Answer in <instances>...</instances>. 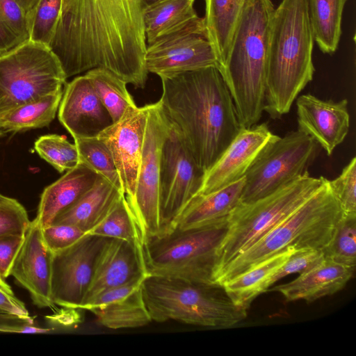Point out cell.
<instances>
[{"instance_id": "cell-3", "label": "cell", "mask_w": 356, "mask_h": 356, "mask_svg": "<svg viewBox=\"0 0 356 356\" xmlns=\"http://www.w3.org/2000/svg\"><path fill=\"white\" fill-rule=\"evenodd\" d=\"M314 35L306 0H282L271 20L264 111L273 119L289 113L313 79Z\"/></svg>"}, {"instance_id": "cell-25", "label": "cell", "mask_w": 356, "mask_h": 356, "mask_svg": "<svg viewBox=\"0 0 356 356\" xmlns=\"http://www.w3.org/2000/svg\"><path fill=\"white\" fill-rule=\"evenodd\" d=\"M296 251L292 248L282 251L225 282L222 286L236 306L248 311L253 300L269 289L271 277Z\"/></svg>"}, {"instance_id": "cell-46", "label": "cell", "mask_w": 356, "mask_h": 356, "mask_svg": "<svg viewBox=\"0 0 356 356\" xmlns=\"http://www.w3.org/2000/svg\"><path fill=\"white\" fill-rule=\"evenodd\" d=\"M33 323L24 322L22 324L17 325H0V332H15V333H49L53 328H45L33 325Z\"/></svg>"}, {"instance_id": "cell-20", "label": "cell", "mask_w": 356, "mask_h": 356, "mask_svg": "<svg viewBox=\"0 0 356 356\" xmlns=\"http://www.w3.org/2000/svg\"><path fill=\"white\" fill-rule=\"evenodd\" d=\"M147 274L142 245L110 238L97 261L82 307L98 293L111 288L142 282Z\"/></svg>"}, {"instance_id": "cell-22", "label": "cell", "mask_w": 356, "mask_h": 356, "mask_svg": "<svg viewBox=\"0 0 356 356\" xmlns=\"http://www.w3.org/2000/svg\"><path fill=\"white\" fill-rule=\"evenodd\" d=\"M99 177L92 168L79 162L47 186L40 195L35 217L41 228L51 225L56 217L90 190Z\"/></svg>"}, {"instance_id": "cell-6", "label": "cell", "mask_w": 356, "mask_h": 356, "mask_svg": "<svg viewBox=\"0 0 356 356\" xmlns=\"http://www.w3.org/2000/svg\"><path fill=\"white\" fill-rule=\"evenodd\" d=\"M144 302L151 320H174L186 324L229 327L247 316L223 286L180 278L148 275L141 283Z\"/></svg>"}, {"instance_id": "cell-13", "label": "cell", "mask_w": 356, "mask_h": 356, "mask_svg": "<svg viewBox=\"0 0 356 356\" xmlns=\"http://www.w3.org/2000/svg\"><path fill=\"white\" fill-rule=\"evenodd\" d=\"M145 63L148 73L160 78L211 66L218 67L204 18L198 16L184 27L147 44Z\"/></svg>"}, {"instance_id": "cell-45", "label": "cell", "mask_w": 356, "mask_h": 356, "mask_svg": "<svg viewBox=\"0 0 356 356\" xmlns=\"http://www.w3.org/2000/svg\"><path fill=\"white\" fill-rule=\"evenodd\" d=\"M22 44L0 19V56Z\"/></svg>"}, {"instance_id": "cell-40", "label": "cell", "mask_w": 356, "mask_h": 356, "mask_svg": "<svg viewBox=\"0 0 356 356\" xmlns=\"http://www.w3.org/2000/svg\"><path fill=\"white\" fill-rule=\"evenodd\" d=\"M324 259L323 250H302L295 252L286 262L271 277L269 286L278 280L294 273H302ZM269 287V288H270Z\"/></svg>"}, {"instance_id": "cell-12", "label": "cell", "mask_w": 356, "mask_h": 356, "mask_svg": "<svg viewBox=\"0 0 356 356\" xmlns=\"http://www.w3.org/2000/svg\"><path fill=\"white\" fill-rule=\"evenodd\" d=\"M204 172L172 128L162 149L159 188V233L171 232L184 209L200 191Z\"/></svg>"}, {"instance_id": "cell-31", "label": "cell", "mask_w": 356, "mask_h": 356, "mask_svg": "<svg viewBox=\"0 0 356 356\" xmlns=\"http://www.w3.org/2000/svg\"><path fill=\"white\" fill-rule=\"evenodd\" d=\"M85 75L113 122L118 121L128 108L136 106L127 88V83L111 71L98 67L87 71Z\"/></svg>"}, {"instance_id": "cell-4", "label": "cell", "mask_w": 356, "mask_h": 356, "mask_svg": "<svg viewBox=\"0 0 356 356\" xmlns=\"http://www.w3.org/2000/svg\"><path fill=\"white\" fill-rule=\"evenodd\" d=\"M275 8L270 0H247L219 71L241 126L249 128L264 111L268 44Z\"/></svg>"}, {"instance_id": "cell-44", "label": "cell", "mask_w": 356, "mask_h": 356, "mask_svg": "<svg viewBox=\"0 0 356 356\" xmlns=\"http://www.w3.org/2000/svg\"><path fill=\"white\" fill-rule=\"evenodd\" d=\"M142 282H131L105 290L91 298L81 309L88 310L92 307L103 306L120 300L139 288Z\"/></svg>"}, {"instance_id": "cell-10", "label": "cell", "mask_w": 356, "mask_h": 356, "mask_svg": "<svg viewBox=\"0 0 356 356\" xmlns=\"http://www.w3.org/2000/svg\"><path fill=\"white\" fill-rule=\"evenodd\" d=\"M66 79L47 45L29 40L0 56V90L9 111L62 90Z\"/></svg>"}, {"instance_id": "cell-16", "label": "cell", "mask_w": 356, "mask_h": 356, "mask_svg": "<svg viewBox=\"0 0 356 356\" xmlns=\"http://www.w3.org/2000/svg\"><path fill=\"white\" fill-rule=\"evenodd\" d=\"M275 136L266 123L242 128L219 159L204 173L197 194L216 191L244 178L259 154Z\"/></svg>"}, {"instance_id": "cell-24", "label": "cell", "mask_w": 356, "mask_h": 356, "mask_svg": "<svg viewBox=\"0 0 356 356\" xmlns=\"http://www.w3.org/2000/svg\"><path fill=\"white\" fill-rule=\"evenodd\" d=\"M243 186L244 178L216 191L196 195L182 211L175 227H199L228 218L240 202Z\"/></svg>"}, {"instance_id": "cell-1", "label": "cell", "mask_w": 356, "mask_h": 356, "mask_svg": "<svg viewBox=\"0 0 356 356\" xmlns=\"http://www.w3.org/2000/svg\"><path fill=\"white\" fill-rule=\"evenodd\" d=\"M156 0H62L49 45L66 78L105 68L144 88L145 8Z\"/></svg>"}, {"instance_id": "cell-43", "label": "cell", "mask_w": 356, "mask_h": 356, "mask_svg": "<svg viewBox=\"0 0 356 356\" xmlns=\"http://www.w3.org/2000/svg\"><path fill=\"white\" fill-rule=\"evenodd\" d=\"M24 236H9L0 238V278L10 274L14 261L22 245Z\"/></svg>"}, {"instance_id": "cell-21", "label": "cell", "mask_w": 356, "mask_h": 356, "mask_svg": "<svg viewBox=\"0 0 356 356\" xmlns=\"http://www.w3.org/2000/svg\"><path fill=\"white\" fill-rule=\"evenodd\" d=\"M355 267L341 264L324 257L295 280L269 288L280 293L287 301L303 300L312 302L341 290L354 276Z\"/></svg>"}, {"instance_id": "cell-18", "label": "cell", "mask_w": 356, "mask_h": 356, "mask_svg": "<svg viewBox=\"0 0 356 356\" xmlns=\"http://www.w3.org/2000/svg\"><path fill=\"white\" fill-rule=\"evenodd\" d=\"M58 111L60 122L74 139L97 137L113 123L85 74L66 84Z\"/></svg>"}, {"instance_id": "cell-32", "label": "cell", "mask_w": 356, "mask_h": 356, "mask_svg": "<svg viewBox=\"0 0 356 356\" xmlns=\"http://www.w3.org/2000/svg\"><path fill=\"white\" fill-rule=\"evenodd\" d=\"M90 233L143 245L140 229L124 195Z\"/></svg>"}, {"instance_id": "cell-19", "label": "cell", "mask_w": 356, "mask_h": 356, "mask_svg": "<svg viewBox=\"0 0 356 356\" xmlns=\"http://www.w3.org/2000/svg\"><path fill=\"white\" fill-rule=\"evenodd\" d=\"M298 129L314 138L327 153L346 137L350 127L348 100H322L302 95L296 100Z\"/></svg>"}, {"instance_id": "cell-49", "label": "cell", "mask_w": 356, "mask_h": 356, "mask_svg": "<svg viewBox=\"0 0 356 356\" xmlns=\"http://www.w3.org/2000/svg\"><path fill=\"white\" fill-rule=\"evenodd\" d=\"M8 111L9 110L7 105L6 97L3 92L0 90V129L1 121L4 116L8 113Z\"/></svg>"}, {"instance_id": "cell-27", "label": "cell", "mask_w": 356, "mask_h": 356, "mask_svg": "<svg viewBox=\"0 0 356 356\" xmlns=\"http://www.w3.org/2000/svg\"><path fill=\"white\" fill-rule=\"evenodd\" d=\"M195 0H156L144 12V28L147 44L174 32L198 17Z\"/></svg>"}, {"instance_id": "cell-36", "label": "cell", "mask_w": 356, "mask_h": 356, "mask_svg": "<svg viewBox=\"0 0 356 356\" xmlns=\"http://www.w3.org/2000/svg\"><path fill=\"white\" fill-rule=\"evenodd\" d=\"M62 0H39L29 13L30 40L49 46L54 34Z\"/></svg>"}, {"instance_id": "cell-7", "label": "cell", "mask_w": 356, "mask_h": 356, "mask_svg": "<svg viewBox=\"0 0 356 356\" xmlns=\"http://www.w3.org/2000/svg\"><path fill=\"white\" fill-rule=\"evenodd\" d=\"M227 229L228 218L199 227H175L147 238L142 250L147 274L217 284L219 249Z\"/></svg>"}, {"instance_id": "cell-30", "label": "cell", "mask_w": 356, "mask_h": 356, "mask_svg": "<svg viewBox=\"0 0 356 356\" xmlns=\"http://www.w3.org/2000/svg\"><path fill=\"white\" fill-rule=\"evenodd\" d=\"M99 324L111 329L143 327L152 321L143 298L141 285L113 302L90 308Z\"/></svg>"}, {"instance_id": "cell-39", "label": "cell", "mask_w": 356, "mask_h": 356, "mask_svg": "<svg viewBox=\"0 0 356 356\" xmlns=\"http://www.w3.org/2000/svg\"><path fill=\"white\" fill-rule=\"evenodd\" d=\"M0 19L22 43L30 40L29 15L16 0H0Z\"/></svg>"}, {"instance_id": "cell-5", "label": "cell", "mask_w": 356, "mask_h": 356, "mask_svg": "<svg viewBox=\"0 0 356 356\" xmlns=\"http://www.w3.org/2000/svg\"><path fill=\"white\" fill-rule=\"evenodd\" d=\"M343 212L333 194L328 179L298 208L245 250L235 257L216 276L225 282L264 260L292 248L323 250L330 242Z\"/></svg>"}, {"instance_id": "cell-11", "label": "cell", "mask_w": 356, "mask_h": 356, "mask_svg": "<svg viewBox=\"0 0 356 356\" xmlns=\"http://www.w3.org/2000/svg\"><path fill=\"white\" fill-rule=\"evenodd\" d=\"M141 161L134 197L127 202L140 229L143 243L159 233V188L163 145L172 126L159 101L147 104Z\"/></svg>"}, {"instance_id": "cell-38", "label": "cell", "mask_w": 356, "mask_h": 356, "mask_svg": "<svg viewBox=\"0 0 356 356\" xmlns=\"http://www.w3.org/2000/svg\"><path fill=\"white\" fill-rule=\"evenodd\" d=\"M329 186L344 214L356 215V158L353 157Z\"/></svg>"}, {"instance_id": "cell-48", "label": "cell", "mask_w": 356, "mask_h": 356, "mask_svg": "<svg viewBox=\"0 0 356 356\" xmlns=\"http://www.w3.org/2000/svg\"><path fill=\"white\" fill-rule=\"evenodd\" d=\"M24 11L29 13L34 8L39 0H16Z\"/></svg>"}, {"instance_id": "cell-33", "label": "cell", "mask_w": 356, "mask_h": 356, "mask_svg": "<svg viewBox=\"0 0 356 356\" xmlns=\"http://www.w3.org/2000/svg\"><path fill=\"white\" fill-rule=\"evenodd\" d=\"M80 162L86 164L122 191V184L111 152L97 136L74 138Z\"/></svg>"}, {"instance_id": "cell-41", "label": "cell", "mask_w": 356, "mask_h": 356, "mask_svg": "<svg viewBox=\"0 0 356 356\" xmlns=\"http://www.w3.org/2000/svg\"><path fill=\"white\" fill-rule=\"evenodd\" d=\"M86 234L80 228L69 225L51 224L42 228L43 240L53 253L71 246Z\"/></svg>"}, {"instance_id": "cell-9", "label": "cell", "mask_w": 356, "mask_h": 356, "mask_svg": "<svg viewBox=\"0 0 356 356\" xmlns=\"http://www.w3.org/2000/svg\"><path fill=\"white\" fill-rule=\"evenodd\" d=\"M321 149L314 138L299 129L284 137L276 135L247 171L240 202L261 199L308 172Z\"/></svg>"}, {"instance_id": "cell-23", "label": "cell", "mask_w": 356, "mask_h": 356, "mask_svg": "<svg viewBox=\"0 0 356 356\" xmlns=\"http://www.w3.org/2000/svg\"><path fill=\"white\" fill-rule=\"evenodd\" d=\"M124 195L122 190L100 176L90 190L58 214L51 224L73 225L90 233Z\"/></svg>"}, {"instance_id": "cell-29", "label": "cell", "mask_w": 356, "mask_h": 356, "mask_svg": "<svg viewBox=\"0 0 356 356\" xmlns=\"http://www.w3.org/2000/svg\"><path fill=\"white\" fill-rule=\"evenodd\" d=\"M63 90L19 105L9 111L1 123V131L18 132L48 126L55 118Z\"/></svg>"}, {"instance_id": "cell-15", "label": "cell", "mask_w": 356, "mask_h": 356, "mask_svg": "<svg viewBox=\"0 0 356 356\" xmlns=\"http://www.w3.org/2000/svg\"><path fill=\"white\" fill-rule=\"evenodd\" d=\"M147 104L129 107L98 138L113 156L127 200L134 195L147 120Z\"/></svg>"}, {"instance_id": "cell-37", "label": "cell", "mask_w": 356, "mask_h": 356, "mask_svg": "<svg viewBox=\"0 0 356 356\" xmlns=\"http://www.w3.org/2000/svg\"><path fill=\"white\" fill-rule=\"evenodd\" d=\"M31 222L22 204L0 193V238L9 236H24Z\"/></svg>"}, {"instance_id": "cell-42", "label": "cell", "mask_w": 356, "mask_h": 356, "mask_svg": "<svg viewBox=\"0 0 356 356\" xmlns=\"http://www.w3.org/2000/svg\"><path fill=\"white\" fill-rule=\"evenodd\" d=\"M0 318L33 323L23 302L0 289Z\"/></svg>"}, {"instance_id": "cell-2", "label": "cell", "mask_w": 356, "mask_h": 356, "mask_svg": "<svg viewBox=\"0 0 356 356\" xmlns=\"http://www.w3.org/2000/svg\"><path fill=\"white\" fill-rule=\"evenodd\" d=\"M161 80L163 110L205 173L243 128L222 74L211 66Z\"/></svg>"}, {"instance_id": "cell-28", "label": "cell", "mask_w": 356, "mask_h": 356, "mask_svg": "<svg viewBox=\"0 0 356 356\" xmlns=\"http://www.w3.org/2000/svg\"><path fill=\"white\" fill-rule=\"evenodd\" d=\"M347 1L306 0L314 41L325 54H333L338 47L343 11Z\"/></svg>"}, {"instance_id": "cell-17", "label": "cell", "mask_w": 356, "mask_h": 356, "mask_svg": "<svg viewBox=\"0 0 356 356\" xmlns=\"http://www.w3.org/2000/svg\"><path fill=\"white\" fill-rule=\"evenodd\" d=\"M52 256L35 218L24 235L10 275L28 291L33 303L39 308H53L55 305L51 298Z\"/></svg>"}, {"instance_id": "cell-50", "label": "cell", "mask_w": 356, "mask_h": 356, "mask_svg": "<svg viewBox=\"0 0 356 356\" xmlns=\"http://www.w3.org/2000/svg\"><path fill=\"white\" fill-rule=\"evenodd\" d=\"M0 289L3 290L4 291L7 292L9 294L15 295L10 286L7 284V282L4 280L0 278Z\"/></svg>"}, {"instance_id": "cell-51", "label": "cell", "mask_w": 356, "mask_h": 356, "mask_svg": "<svg viewBox=\"0 0 356 356\" xmlns=\"http://www.w3.org/2000/svg\"><path fill=\"white\" fill-rule=\"evenodd\" d=\"M0 135H1V132H0Z\"/></svg>"}, {"instance_id": "cell-34", "label": "cell", "mask_w": 356, "mask_h": 356, "mask_svg": "<svg viewBox=\"0 0 356 356\" xmlns=\"http://www.w3.org/2000/svg\"><path fill=\"white\" fill-rule=\"evenodd\" d=\"M34 149L42 159L60 173L74 168L80 162L76 145L70 143L64 136H41L35 140Z\"/></svg>"}, {"instance_id": "cell-14", "label": "cell", "mask_w": 356, "mask_h": 356, "mask_svg": "<svg viewBox=\"0 0 356 356\" xmlns=\"http://www.w3.org/2000/svg\"><path fill=\"white\" fill-rule=\"evenodd\" d=\"M109 239L88 233L71 246L53 253L51 298L54 305L81 309Z\"/></svg>"}, {"instance_id": "cell-47", "label": "cell", "mask_w": 356, "mask_h": 356, "mask_svg": "<svg viewBox=\"0 0 356 356\" xmlns=\"http://www.w3.org/2000/svg\"><path fill=\"white\" fill-rule=\"evenodd\" d=\"M74 308H70V311H64V312H60L54 316H49L48 318L50 322H55L54 323H57L63 325H68L72 323H74V317L76 316V313L73 312Z\"/></svg>"}, {"instance_id": "cell-26", "label": "cell", "mask_w": 356, "mask_h": 356, "mask_svg": "<svg viewBox=\"0 0 356 356\" xmlns=\"http://www.w3.org/2000/svg\"><path fill=\"white\" fill-rule=\"evenodd\" d=\"M247 0H205L204 17L218 70L227 56L236 25Z\"/></svg>"}, {"instance_id": "cell-8", "label": "cell", "mask_w": 356, "mask_h": 356, "mask_svg": "<svg viewBox=\"0 0 356 356\" xmlns=\"http://www.w3.org/2000/svg\"><path fill=\"white\" fill-rule=\"evenodd\" d=\"M325 178L309 172L256 201L239 202L228 216V229L220 247L218 274L238 254L309 199Z\"/></svg>"}, {"instance_id": "cell-35", "label": "cell", "mask_w": 356, "mask_h": 356, "mask_svg": "<svg viewBox=\"0 0 356 356\" xmlns=\"http://www.w3.org/2000/svg\"><path fill=\"white\" fill-rule=\"evenodd\" d=\"M323 252L327 259L356 267V215L343 214Z\"/></svg>"}]
</instances>
